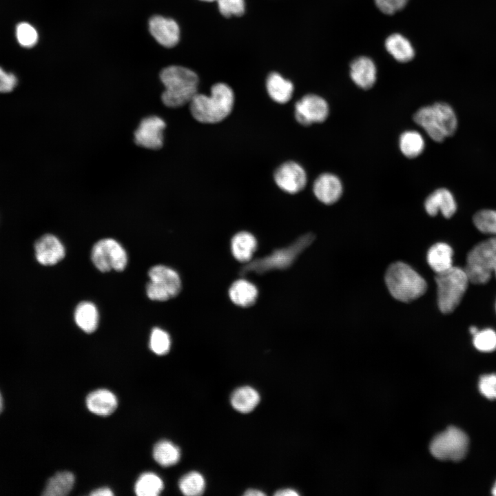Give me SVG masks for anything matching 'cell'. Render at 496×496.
<instances>
[{"instance_id": "obj_1", "label": "cell", "mask_w": 496, "mask_h": 496, "mask_svg": "<svg viewBox=\"0 0 496 496\" xmlns=\"http://www.w3.org/2000/svg\"><path fill=\"white\" fill-rule=\"evenodd\" d=\"M234 95L231 88L223 83L214 84L210 96L197 93L189 103L192 116L203 123H216L231 112Z\"/></svg>"}, {"instance_id": "obj_2", "label": "cell", "mask_w": 496, "mask_h": 496, "mask_svg": "<svg viewBox=\"0 0 496 496\" xmlns=\"http://www.w3.org/2000/svg\"><path fill=\"white\" fill-rule=\"evenodd\" d=\"M160 79L165 86L161 100L168 107L176 108L189 103L198 93V77L187 68L167 67L161 71Z\"/></svg>"}, {"instance_id": "obj_3", "label": "cell", "mask_w": 496, "mask_h": 496, "mask_svg": "<svg viewBox=\"0 0 496 496\" xmlns=\"http://www.w3.org/2000/svg\"><path fill=\"white\" fill-rule=\"evenodd\" d=\"M414 122L435 142L453 136L457 128V118L453 107L444 102L424 106L413 114Z\"/></svg>"}, {"instance_id": "obj_4", "label": "cell", "mask_w": 496, "mask_h": 496, "mask_svg": "<svg viewBox=\"0 0 496 496\" xmlns=\"http://www.w3.org/2000/svg\"><path fill=\"white\" fill-rule=\"evenodd\" d=\"M385 282L391 295L404 302L419 298L427 289L426 280L409 265L402 262H396L389 267Z\"/></svg>"}, {"instance_id": "obj_5", "label": "cell", "mask_w": 496, "mask_h": 496, "mask_svg": "<svg viewBox=\"0 0 496 496\" xmlns=\"http://www.w3.org/2000/svg\"><path fill=\"white\" fill-rule=\"evenodd\" d=\"M437 305L443 313L453 312L459 304L470 282L464 269L451 267L437 273Z\"/></svg>"}, {"instance_id": "obj_6", "label": "cell", "mask_w": 496, "mask_h": 496, "mask_svg": "<svg viewBox=\"0 0 496 496\" xmlns=\"http://www.w3.org/2000/svg\"><path fill=\"white\" fill-rule=\"evenodd\" d=\"M464 269L473 284H486L493 274L496 278V236L477 243L469 251Z\"/></svg>"}, {"instance_id": "obj_7", "label": "cell", "mask_w": 496, "mask_h": 496, "mask_svg": "<svg viewBox=\"0 0 496 496\" xmlns=\"http://www.w3.org/2000/svg\"><path fill=\"white\" fill-rule=\"evenodd\" d=\"M468 444V435L451 426L434 437L430 444V451L440 460L459 461L466 455Z\"/></svg>"}, {"instance_id": "obj_8", "label": "cell", "mask_w": 496, "mask_h": 496, "mask_svg": "<svg viewBox=\"0 0 496 496\" xmlns=\"http://www.w3.org/2000/svg\"><path fill=\"white\" fill-rule=\"evenodd\" d=\"M148 276L150 281L147 283L146 293L152 300H167L176 296L180 291L178 274L167 267L154 266L149 270Z\"/></svg>"}, {"instance_id": "obj_9", "label": "cell", "mask_w": 496, "mask_h": 496, "mask_svg": "<svg viewBox=\"0 0 496 496\" xmlns=\"http://www.w3.org/2000/svg\"><path fill=\"white\" fill-rule=\"evenodd\" d=\"M91 259L95 267L102 272L111 270L121 271L127 261L124 249L112 238H104L96 242L92 249Z\"/></svg>"}, {"instance_id": "obj_10", "label": "cell", "mask_w": 496, "mask_h": 496, "mask_svg": "<svg viewBox=\"0 0 496 496\" xmlns=\"http://www.w3.org/2000/svg\"><path fill=\"white\" fill-rule=\"evenodd\" d=\"M313 236L307 234L296 242L293 245L278 251L273 254L253 262L245 270L265 272L273 269H284L292 264L298 254L313 241Z\"/></svg>"}, {"instance_id": "obj_11", "label": "cell", "mask_w": 496, "mask_h": 496, "mask_svg": "<svg viewBox=\"0 0 496 496\" xmlns=\"http://www.w3.org/2000/svg\"><path fill=\"white\" fill-rule=\"evenodd\" d=\"M329 113V107L327 101L314 94L304 96L295 105V117L303 125L324 122Z\"/></svg>"}, {"instance_id": "obj_12", "label": "cell", "mask_w": 496, "mask_h": 496, "mask_svg": "<svg viewBox=\"0 0 496 496\" xmlns=\"http://www.w3.org/2000/svg\"><path fill=\"white\" fill-rule=\"evenodd\" d=\"M165 125V121L157 116L143 118L134 132L135 143L146 149L161 148L163 145V132Z\"/></svg>"}, {"instance_id": "obj_13", "label": "cell", "mask_w": 496, "mask_h": 496, "mask_svg": "<svg viewBox=\"0 0 496 496\" xmlns=\"http://www.w3.org/2000/svg\"><path fill=\"white\" fill-rule=\"evenodd\" d=\"M274 180L276 185L284 192L296 194L304 188L307 174L299 164L293 161H288L276 169Z\"/></svg>"}, {"instance_id": "obj_14", "label": "cell", "mask_w": 496, "mask_h": 496, "mask_svg": "<svg viewBox=\"0 0 496 496\" xmlns=\"http://www.w3.org/2000/svg\"><path fill=\"white\" fill-rule=\"evenodd\" d=\"M34 256L39 263L45 266L54 265L65 256L63 245L55 236L47 234L38 238L34 245Z\"/></svg>"}, {"instance_id": "obj_15", "label": "cell", "mask_w": 496, "mask_h": 496, "mask_svg": "<svg viewBox=\"0 0 496 496\" xmlns=\"http://www.w3.org/2000/svg\"><path fill=\"white\" fill-rule=\"evenodd\" d=\"M316 197L322 203L332 205L342 196L343 185L340 178L331 173L318 176L313 186Z\"/></svg>"}, {"instance_id": "obj_16", "label": "cell", "mask_w": 496, "mask_h": 496, "mask_svg": "<svg viewBox=\"0 0 496 496\" xmlns=\"http://www.w3.org/2000/svg\"><path fill=\"white\" fill-rule=\"evenodd\" d=\"M149 27L152 35L161 45L172 48L178 42L180 30L173 19L154 16L150 19Z\"/></svg>"}, {"instance_id": "obj_17", "label": "cell", "mask_w": 496, "mask_h": 496, "mask_svg": "<svg viewBox=\"0 0 496 496\" xmlns=\"http://www.w3.org/2000/svg\"><path fill=\"white\" fill-rule=\"evenodd\" d=\"M424 208L429 216H436L440 211L445 218H449L457 211V203L448 189L439 188L427 196L424 201Z\"/></svg>"}, {"instance_id": "obj_18", "label": "cell", "mask_w": 496, "mask_h": 496, "mask_svg": "<svg viewBox=\"0 0 496 496\" xmlns=\"http://www.w3.org/2000/svg\"><path fill=\"white\" fill-rule=\"evenodd\" d=\"M350 77L363 90L371 88L377 79V68L373 61L366 56L354 59L350 64Z\"/></svg>"}, {"instance_id": "obj_19", "label": "cell", "mask_w": 496, "mask_h": 496, "mask_svg": "<svg viewBox=\"0 0 496 496\" xmlns=\"http://www.w3.org/2000/svg\"><path fill=\"white\" fill-rule=\"evenodd\" d=\"M86 406L92 413L99 416L112 414L116 409L118 400L110 391L100 389L91 392L86 397Z\"/></svg>"}, {"instance_id": "obj_20", "label": "cell", "mask_w": 496, "mask_h": 496, "mask_svg": "<svg viewBox=\"0 0 496 496\" xmlns=\"http://www.w3.org/2000/svg\"><path fill=\"white\" fill-rule=\"evenodd\" d=\"M386 51L398 62L406 63L415 56V50L409 40L399 33L389 35L385 40Z\"/></svg>"}, {"instance_id": "obj_21", "label": "cell", "mask_w": 496, "mask_h": 496, "mask_svg": "<svg viewBox=\"0 0 496 496\" xmlns=\"http://www.w3.org/2000/svg\"><path fill=\"white\" fill-rule=\"evenodd\" d=\"M453 249L444 242H437L431 246L427 252V262L436 273L443 272L453 267Z\"/></svg>"}, {"instance_id": "obj_22", "label": "cell", "mask_w": 496, "mask_h": 496, "mask_svg": "<svg viewBox=\"0 0 496 496\" xmlns=\"http://www.w3.org/2000/svg\"><path fill=\"white\" fill-rule=\"evenodd\" d=\"M266 87L271 99L282 104L291 99L293 92V83L277 72H272L268 76Z\"/></svg>"}, {"instance_id": "obj_23", "label": "cell", "mask_w": 496, "mask_h": 496, "mask_svg": "<svg viewBox=\"0 0 496 496\" xmlns=\"http://www.w3.org/2000/svg\"><path fill=\"white\" fill-rule=\"evenodd\" d=\"M231 301L240 307H249L253 304L258 296V290L254 285L245 279L234 282L229 290Z\"/></svg>"}, {"instance_id": "obj_24", "label": "cell", "mask_w": 496, "mask_h": 496, "mask_svg": "<svg viewBox=\"0 0 496 496\" xmlns=\"http://www.w3.org/2000/svg\"><path fill=\"white\" fill-rule=\"evenodd\" d=\"M260 402V395L254 388L245 386L236 389L231 396V404L238 412L247 413L253 411Z\"/></svg>"}, {"instance_id": "obj_25", "label": "cell", "mask_w": 496, "mask_h": 496, "mask_svg": "<svg viewBox=\"0 0 496 496\" xmlns=\"http://www.w3.org/2000/svg\"><path fill=\"white\" fill-rule=\"evenodd\" d=\"M257 247L254 236L249 232L242 231L236 234L231 240V251L234 256L240 262L249 261Z\"/></svg>"}, {"instance_id": "obj_26", "label": "cell", "mask_w": 496, "mask_h": 496, "mask_svg": "<svg viewBox=\"0 0 496 496\" xmlns=\"http://www.w3.org/2000/svg\"><path fill=\"white\" fill-rule=\"evenodd\" d=\"M74 320L83 331L87 333L94 332L99 322V313L94 304L85 301L80 302L74 311Z\"/></svg>"}, {"instance_id": "obj_27", "label": "cell", "mask_w": 496, "mask_h": 496, "mask_svg": "<svg viewBox=\"0 0 496 496\" xmlns=\"http://www.w3.org/2000/svg\"><path fill=\"white\" fill-rule=\"evenodd\" d=\"M74 481V476L71 472H58L48 479L42 495L65 496L72 490Z\"/></svg>"}, {"instance_id": "obj_28", "label": "cell", "mask_w": 496, "mask_h": 496, "mask_svg": "<svg viewBox=\"0 0 496 496\" xmlns=\"http://www.w3.org/2000/svg\"><path fill=\"white\" fill-rule=\"evenodd\" d=\"M399 147L404 156L414 158L424 150L425 141L417 131L407 130L402 132L399 138Z\"/></svg>"}, {"instance_id": "obj_29", "label": "cell", "mask_w": 496, "mask_h": 496, "mask_svg": "<svg viewBox=\"0 0 496 496\" xmlns=\"http://www.w3.org/2000/svg\"><path fill=\"white\" fill-rule=\"evenodd\" d=\"M153 457L161 466L168 467L178 463L180 458V451L172 442L161 440L154 446Z\"/></svg>"}, {"instance_id": "obj_30", "label": "cell", "mask_w": 496, "mask_h": 496, "mask_svg": "<svg viewBox=\"0 0 496 496\" xmlns=\"http://www.w3.org/2000/svg\"><path fill=\"white\" fill-rule=\"evenodd\" d=\"M163 489V482L154 473L141 474L134 485V492L138 496H157Z\"/></svg>"}, {"instance_id": "obj_31", "label": "cell", "mask_w": 496, "mask_h": 496, "mask_svg": "<svg viewBox=\"0 0 496 496\" xmlns=\"http://www.w3.org/2000/svg\"><path fill=\"white\" fill-rule=\"evenodd\" d=\"M178 486L181 493L185 495L197 496L203 493L205 480L200 473L192 471L184 475L180 479Z\"/></svg>"}, {"instance_id": "obj_32", "label": "cell", "mask_w": 496, "mask_h": 496, "mask_svg": "<svg viewBox=\"0 0 496 496\" xmlns=\"http://www.w3.org/2000/svg\"><path fill=\"white\" fill-rule=\"evenodd\" d=\"M473 221L482 233L496 236V210H479L473 216Z\"/></svg>"}, {"instance_id": "obj_33", "label": "cell", "mask_w": 496, "mask_h": 496, "mask_svg": "<svg viewBox=\"0 0 496 496\" xmlns=\"http://www.w3.org/2000/svg\"><path fill=\"white\" fill-rule=\"evenodd\" d=\"M15 34L19 44L25 48H31L38 42L39 34L37 30L28 22L18 23Z\"/></svg>"}, {"instance_id": "obj_34", "label": "cell", "mask_w": 496, "mask_h": 496, "mask_svg": "<svg viewBox=\"0 0 496 496\" xmlns=\"http://www.w3.org/2000/svg\"><path fill=\"white\" fill-rule=\"evenodd\" d=\"M473 336L474 347L482 352H491L496 349V332L491 329L478 331Z\"/></svg>"}, {"instance_id": "obj_35", "label": "cell", "mask_w": 496, "mask_h": 496, "mask_svg": "<svg viewBox=\"0 0 496 496\" xmlns=\"http://www.w3.org/2000/svg\"><path fill=\"white\" fill-rule=\"evenodd\" d=\"M171 340L169 335L163 330L154 328L151 333L149 347L156 354L162 355L170 349Z\"/></svg>"}, {"instance_id": "obj_36", "label": "cell", "mask_w": 496, "mask_h": 496, "mask_svg": "<svg viewBox=\"0 0 496 496\" xmlns=\"http://www.w3.org/2000/svg\"><path fill=\"white\" fill-rule=\"evenodd\" d=\"M220 12L225 17L241 16L245 12V0H216Z\"/></svg>"}, {"instance_id": "obj_37", "label": "cell", "mask_w": 496, "mask_h": 496, "mask_svg": "<svg viewBox=\"0 0 496 496\" xmlns=\"http://www.w3.org/2000/svg\"><path fill=\"white\" fill-rule=\"evenodd\" d=\"M479 391L488 400H496V373L483 375L478 384Z\"/></svg>"}, {"instance_id": "obj_38", "label": "cell", "mask_w": 496, "mask_h": 496, "mask_svg": "<svg viewBox=\"0 0 496 496\" xmlns=\"http://www.w3.org/2000/svg\"><path fill=\"white\" fill-rule=\"evenodd\" d=\"M409 0H374L377 8L385 14H393L405 7Z\"/></svg>"}, {"instance_id": "obj_39", "label": "cell", "mask_w": 496, "mask_h": 496, "mask_svg": "<svg viewBox=\"0 0 496 496\" xmlns=\"http://www.w3.org/2000/svg\"><path fill=\"white\" fill-rule=\"evenodd\" d=\"M17 76L4 70L0 67V92L6 93L12 91L17 85Z\"/></svg>"}, {"instance_id": "obj_40", "label": "cell", "mask_w": 496, "mask_h": 496, "mask_svg": "<svg viewBox=\"0 0 496 496\" xmlns=\"http://www.w3.org/2000/svg\"><path fill=\"white\" fill-rule=\"evenodd\" d=\"M113 495L112 490L107 487L95 489L90 493L92 496H112Z\"/></svg>"}, {"instance_id": "obj_41", "label": "cell", "mask_w": 496, "mask_h": 496, "mask_svg": "<svg viewBox=\"0 0 496 496\" xmlns=\"http://www.w3.org/2000/svg\"><path fill=\"white\" fill-rule=\"evenodd\" d=\"M276 496H297L299 495L298 493L291 488H284L278 490L274 493Z\"/></svg>"}, {"instance_id": "obj_42", "label": "cell", "mask_w": 496, "mask_h": 496, "mask_svg": "<svg viewBox=\"0 0 496 496\" xmlns=\"http://www.w3.org/2000/svg\"><path fill=\"white\" fill-rule=\"evenodd\" d=\"M246 496H263L265 493L257 489H248L244 493Z\"/></svg>"}, {"instance_id": "obj_43", "label": "cell", "mask_w": 496, "mask_h": 496, "mask_svg": "<svg viewBox=\"0 0 496 496\" xmlns=\"http://www.w3.org/2000/svg\"><path fill=\"white\" fill-rule=\"evenodd\" d=\"M470 333L474 335L479 330L475 327H471L469 329Z\"/></svg>"}, {"instance_id": "obj_44", "label": "cell", "mask_w": 496, "mask_h": 496, "mask_svg": "<svg viewBox=\"0 0 496 496\" xmlns=\"http://www.w3.org/2000/svg\"><path fill=\"white\" fill-rule=\"evenodd\" d=\"M2 410H3V398H2L1 394L0 393V413H1Z\"/></svg>"}, {"instance_id": "obj_45", "label": "cell", "mask_w": 496, "mask_h": 496, "mask_svg": "<svg viewBox=\"0 0 496 496\" xmlns=\"http://www.w3.org/2000/svg\"><path fill=\"white\" fill-rule=\"evenodd\" d=\"M492 494L496 496V482L495 483L494 486L492 488Z\"/></svg>"}, {"instance_id": "obj_46", "label": "cell", "mask_w": 496, "mask_h": 496, "mask_svg": "<svg viewBox=\"0 0 496 496\" xmlns=\"http://www.w3.org/2000/svg\"><path fill=\"white\" fill-rule=\"evenodd\" d=\"M202 1H215V0H202Z\"/></svg>"}, {"instance_id": "obj_47", "label": "cell", "mask_w": 496, "mask_h": 496, "mask_svg": "<svg viewBox=\"0 0 496 496\" xmlns=\"http://www.w3.org/2000/svg\"><path fill=\"white\" fill-rule=\"evenodd\" d=\"M495 309H496V303H495Z\"/></svg>"}]
</instances>
